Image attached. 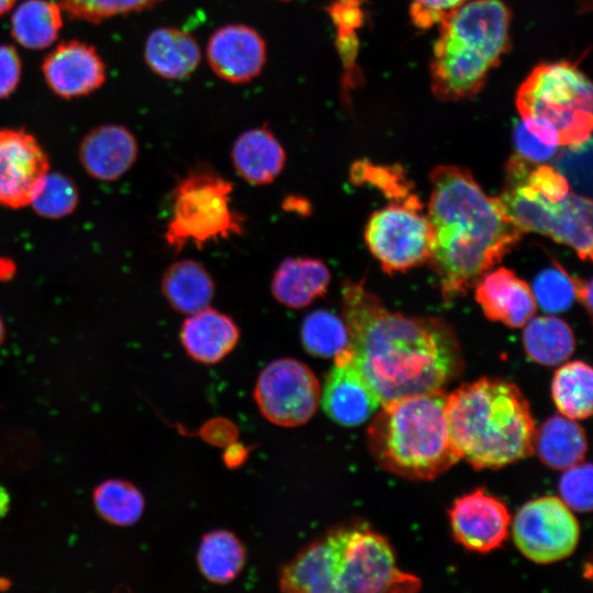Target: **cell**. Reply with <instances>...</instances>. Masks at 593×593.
Returning <instances> with one entry per match:
<instances>
[{
    "label": "cell",
    "instance_id": "1",
    "mask_svg": "<svg viewBox=\"0 0 593 593\" xmlns=\"http://www.w3.org/2000/svg\"><path fill=\"white\" fill-rule=\"evenodd\" d=\"M349 348L381 404L443 390L462 368L458 340L447 323L390 312L362 283L343 288Z\"/></svg>",
    "mask_w": 593,
    "mask_h": 593
},
{
    "label": "cell",
    "instance_id": "2",
    "mask_svg": "<svg viewBox=\"0 0 593 593\" xmlns=\"http://www.w3.org/2000/svg\"><path fill=\"white\" fill-rule=\"evenodd\" d=\"M429 260L446 300L465 294L513 248L519 228L488 197L471 174L458 166H438L430 174Z\"/></svg>",
    "mask_w": 593,
    "mask_h": 593
},
{
    "label": "cell",
    "instance_id": "3",
    "mask_svg": "<svg viewBox=\"0 0 593 593\" xmlns=\"http://www.w3.org/2000/svg\"><path fill=\"white\" fill-rule=\"evenodd\" d=\"M450 437L460 459L499 469L528 457L535 422L522 391L503 379L482 378L446 396Z\"/></svg>",
    "mask_w": 593,
    "mask_h": 593
},
{
    "label": "cell",
    "instance_id": "4",
    "mask_svg": "<svg viewBox=\"0 0 593 593\" xmlns=\"http://www.w3.org/2000/svg\"><path fill=\"white\" fill-rule=\"evenodd\" d=\"M443 390L409 395L380 405L368 427V445L387 471L432 480L460 460L450 437Z\"/></svg>",
    "mask_w": 593,
    "mask_h": 593
},
{
    "label": "cell",
    "instance_id": "5",
    "mask_svg": "<svg viewBox=\"0 0 593 593\" xmlns=\"http://www.w3.org/2000/svg\"><path fill=\"white\" fill-rule=\"evenodd\" d=\"M511 12L501 0H473L439 22L430 87L441 101L474 97L510 48Z\"/></svg>",
    "mask_w": 593,
    "mask_h": 593
},
{
    "label": "cell",
    "instance_id": "6",
    "mask_svg": "<svg viewBox=\"0 0 593 593\" xmlns=\"http://www.w3.org/2000/svg\"><path fill=\"white\" fill-rule=\"evenodd\" d=\"M522 118H538L558 132L560 145L591 138L592 85L577 66L563 61L537 66L516 94Z\"/></svg>",
    "mask_w": 593,
    "mask_h": 593
},
{
    "label": "cell",
    "instance_id": "7",
    "mask_svg": "<svg viewBox=\"0 0 593 593\" xmlns=\"http://www.w3.org/2000/svg\"><path fill=\"white\" fill-rule=\"evenodd\" d=\"M233 184L209 167H198L179 181L172 193L165 237L170 247H202L243 232V216L231 205Z\"/></svg>",
    "mask_w": 593,
    "mask_h": 593
},
{
    "label": "cell",
    "instance_id": "8",
    "mask_svg": "<svg viewBox=\"0 0 593 593\" xmlns=\"http://www.w3.org/2000/svg\"><path fill=\"white\" fill-rule=\"evenodd\" d=\"M325 538L332 555L334 593H406L419 590V579L399 569L388 539L367 525L339 527Z\"/></svg>",
    "mask_w": 593,
    "mask_h": 593
},
{
    "label": "cell",
    "instance_id": "9",
    "mask_svg": "<svg viewBox=\"0 0 593 593\" xmlns=\"http://www.w3.org/2000/svg\"><path fill=\"white\" fill-rule=\"evenodd\" d=\"M503 213L519 231L550 236L571 246L582 260L592 259V202L568 193L551 202L527 187L522 180L506 177V187L495 198Z\"/></svg>",
    "mask_w": 593,
    "mask_h": 593
},
{
    "label": "cell",
    "instance_id": "10",
    "mask_svg": "<svg viewBox=\"0 0 593 593\" xmlns=\"http://www.w3.org/2000/svg\"><path fill=\"white\" fill-rule=\"evenodd\" d=\"M422 204L411 194L374 212L365 231L366 243L388 273L405 271L430 258L433 234Z\"/></svg>",
    "mask_w": 593,
    "mask_h": 593
},
{
    "label": "cell",
    "instance_id": "11",
    "mask_svg": "<svg viewBox=\"0 0 593 593\" xmlns=\"http://www.w3.org/2000/svg\"><path fill=\"white\" fill-rule=\"evenodd\" d=\"M254 398L269 422L295 427L305 424L315 414L321 388L316 376L305 363L281 358L260 372Z\"/></svg>",
    "mask_w": 593,
    "mask_h": 593
},
{
    "label": "cell",
    "instance_id": "12",
    "mask_svg": "<svg viewBox=\"0 0 593 593\" xmlns=\"http://www.w3.org/2000/svg\"><path fill=\"white\" fill-rule=\"evenodd\" d=\"M512 532L518 550L541 564L572 555L580 538V526L571 508L552 495L524 504L515 515Z\"/></svg>",
    "mask_w": 593,
    "mask_h": 593
},
{
    "label": "cell",
    "instance_id": "13",
    "mask_svg": "<svg viewBox=\"0 0 593 593\" xmlns=\"http://www.w3.org/2000/svg\"><path fill=\"white\" fill-rule=\"evenodd\" d=\"M49 172L46 152L24 128H0V205H30Z\"/></svg>",
    "mask_w": 593,
    "mask_h": 593
},
{
    "label": "cell",
    "instance_id": "14",
    "mask_svg": "<svg viewBox=\"0 0 593 593\" xmlns=\"http://www.w3.org/2000/svg\"><path fill=\"white\" fill-rule=\"evenodd\" d=\"M449 519L455 539L468 550L481 553L501 547L511 524L506 505L483 489L457 499Z\"/></svg>",
    "mask_w": 593,
    "mask_h": 593
},
{
    "label": "cell",
    "instance_id": "15",
    "mask_svg": "<svg viewBox=\"0 0 593 593\" xmlns=\"http://www.w3.org/2000/svg\"><path fill=\"white\" fill-rule=\"evenodd\" d=\"M42 74L51 91L63 99L88 96L107 79V66L90 44L71 40L56 45L42 63Z\"/></svg>",
    "mask_w": 593,
    "mask_h": 593
},
{
    "label": "cell",
    "instance_id": "16",
    "mask_svg": "<svg viewBox=\"0 0 593 593\" xmlns=\"http://www.w3.org/2000/svg\"><path fill=\"white\" fill-rule=\"evenodd\" d=\"M323 388L322 405L329 418L343 426H358L369 419L381 402L354 360L350 348L334 357Z\"/></svg>",
    "mask_w": 593,
    "mask_h": 593
},
{
    "label": "cell",
    "instance_id": "17",
    "mask_svg": "<svg viewBox=\"0 0 593 593\" xmlns=\"http://www.w3.org/2000/svg\"><path fill=\"white\" fill-rule=\"evenodd\" d=\"M267 48L261 35L245 24H226L215 30L206 45L213 72L231 83H245L262 70Z\"/></svg>",
    "mask_w": 593,
    "mask_h": 593
},
{
    "label": "cell",
    "instance_id": "18",
    "mask_svg": "<svg viewBox=\"0 0 593 593\" xmlns=\"http://www.w3.org/2000/svg\"><path fill=\"white\" fill-rule=\"evenodd\" d=\"M137 154L134 134L119 124H103L90 130L78 149L86 172L100 181L120 179L134 165Z\"/></svg>",
    "mask_w": 593,
    "mask_h": 593
},
{
    "label": "cell",
    "instance_id": "19",
    "mask_svg": "<svg viewBox=\"0 0 593 593\" xmlns=\"http://www.w3.org/2000/svg\"><path fill=\"white\" fill-rule=\"evenodd\" d=\"M475 299L485 316L510 327H523L536 312L529 286L512 270L499 268L477 281Z\"/></svg>",
    "mask_w": 593,
    "mask_h": 593
},
{
    "label": "cell",
    "instance_id": "20",
    "mask_svg": "<svg viewBox=\"0 0 593 593\" xmlns=\"http://www.w3.org/2000/svg\"><path fill=\"white\" fill-rule=\"evenodd\" d=\"M180 339L192 359L213 365L235 348L239 339V331L231 317L206 306L190 314L184 321Z\"/></svg>",
    "mask_w": 593,
    "mask_h": 593
},
{
    "label": "cell",
    "instance_id": "21",
    "mask_svg": "<svg viewBox=\"0 0 593 593\" xmlns=\"http://www.w3.org/2000/svg\"><path fill=\"white\" fill-rule=\"evenodd\" d=\"M144 59L154 74L169 80H182L199 67L201 51L189 32L174 26H161L148 34Z\"/></svg>",
    "mask_w": 593,
    "mask_h": 593
},
{
    "label": "cell",
    "instance_id": "22",
    "mask_svg": "<svg viewBox=\"0 0 593 593\" xmlns=\"http://www.w3.org/2000/svg\"><path fill=\"white\" fill-rule=\"evenodd\" d=\"M232 160L245 181L262 186L281 174L286 165V152L275 134L260 126L247 130L236 138Z\"/></svg>",
    "mask_w": 593,
    "mask_h": 593
},
{
    "label": "cell",
    "instance_id": "23",
    "mask_svg": "<svg viewBox=\"0 0 593 593\" xmlns=\"http://www.w3.org/2000/svg\"><path fill=\"white\" fill-rule=\"evenodd\" d=\"M329 281V270L322 260L288 258L276 270L271 291L279 303L301 309L324 295Z\"/></svg>",
    "mask_w": 593,
    "mask_h": 593
},
{
    "label": "cell",
    "instance_id": "24",
    "mask_svg": "<svg viewBox=\"0 0 593 593\" xmlns=\"http://www.w3.org/2000/svg\"><path fill=\"white\" fill-rule=\"evenodd\" d=\"M534 449L546 466L563 470L583 461L588 443L584 430L574 419L555 415L536 432Z\"/></svg>",
    "mask_w": 593,
    "mask_h": 593
},
{
    "label": "cell",
    "instance_id": "25",
    "mask_svg": "<svg viewBox=\"0 0 593 593\" xmlns=\"http://www.w3.org/2000/svg\"><path fill=\"white\" fill-rule=\"evenodd\" d=\"M63 12L58 2L24 0L11 14V35L19 45L27 49L51 47L63 27Z\"/></svg>",
    "mask_w": 593,
    "mask_h": 593
},
{
    "label": "cell",
    "instance_id": "26",
    "mask_svg": "<svg viewBox=\"0 0 593 593\" xmlns=\"http://www.w3.org/2000/svg\"><path fill=\"white\" fill-rule=\"evenodd\" d=\"M161 289L171 307L187 314L206 307L214 295L212 277L190 259L177 261L165 271Z\"/></svg>",
    "mask_w": 593,
    "mask_h": 593
},
{
    "label": "cell",
    "instance_id": "27",
    "mask_svg": "<svg viewBox=\"0 0 593 593\" xmlns=\"http://www.w3.org/2000/svg\"><path fill=\"white\" fill-rule=\"evenodd\" d=\"M280 590L294 593H334L332 555L326 538L304 548L280 573Z\"/></svg>",
    "mask_w": 593,
    "mask_h": 593
},
{
    "label": "cell",
    "instance_id": "28",
    "mask_svg": "<svg viewBox=\"0 0 593 593\" xmlns=\"http://www.w3.org/2000/svg\"><path fill=\"white\" fill-rule=\"evenodd\" d=\"M197 560L206 580L215 584H227L243 570L246 552L233 533L217 529L203 536Z\"/></svg>",
    "mask_w": 593,
    "mask_h": 593
},
{
    "label": "cell",
    "instance_id": "29",
    "mask_svg": "<svg viewBox=\"0 0 593 593\" xmlns=\"http://www.w3.org/2000/svg\"><path fill=\"white\" fill-rule=\"evenodd\" d=\"M523 344L528 357L540 365L556 366L567 360L575 347L569 325L553 316L530 318L525 324Z\"/></svg>",
    "mask_w": 593,
    "mask_h": 593
},
{
    "label": "cell",
    "instance_id": "30",
    "mask_svg": "<svg viewBox=\"0 0 593 593\" xmlns=\"http://www.w3.org/2000/svg\"><path fill=\"white\" fill-rule=\"evenodd\" d=\"M593 372L583 361L561 366L551 383L552 399L563 416L584 419L592 414Z\"/></svg>",
    "mask_w": 593,
    "mask_h": 593
},
{
    "label": "cell",
    "instance_id": "31",
    "mask_svg": "<svg viewBox=\"0 0 593 593\" xmlns=\"http://www.w3.org/2000/svg\"><path fill=\"white\" fill-rule=\"evenodd\" d=\"M93 504L100 517L115 526L137 523L145 507L141 491L122 479H108L98 484L93 491Z\"/></svg>",
    "mask_w": 593,
    "mask_h": 593
},
{
    "label": "cell",
    "instance_id": "32",
    "mask_svg": "<svg viewBox=\"0 0 593 593\" xmlns=\"http://www.w3.org/2000/svg\"><path fill=\"white\" fill-rule=\"evenodd\" d=\"M301 339L306 351L322 358L335 357L349 348L345 322L326 310H316L305 316Z\"/></svg>",
    "mask_w": 593,
    "mask_h": 593
},
{
    "label": "cell",
    "instance_id": "33",
    "mask_svg": "<svg viewBox=\"0 0 593 593\" xmlns=\"http://www.w3.org/2000/svg\"><path fill=\"white\" fill-rule=\"evenodd\" d=\"M514 142L517 155L533 164L551 159L560 145L557 130L538 118H523L515 127Z\"/></svg>",
    "mask_w": 593,
    "mask_h": 593
},
{
    "label": "cell",
    "instance_id": "34",
    "mask_svg": "<svg viewBox=\"0 0 593 593\" xmlns=\"http://www.w3.org/2000/svg\"><path fill=\"white\" fill-rule=\"evenodd\" d=\"M78 201V190L71 179L48 172L30 205L40 216L60 219L71 214Z\"/></svg>",
    "mask_w": 593,
    "mask_h": 593
},
{
    "label": "cell",
    "instance_id": "35",
    "mask_svg": "<svg viewBox=\"0 0 593 593\" xmlns=\"http://www.w3.org/2000/svg\"><path fill=\"white\" fill-rule=\"evenodd\" d=\"M163 0H58L71 19L97 23L118 15L150 9Z\"/></svg>",
    "mask_w": 593,
    "mask_h": 593
},
{
    "label": "cell",
    "instance_id": "36",
    "mask_svg": "<svg viewBox=\"0 0 593 593\" xmlns=\"http://www.w3.org/2000/svg\"><path fill=\"white\" fill-rule=\"evenodd\" d=\"M534 293L542 310L551 313L566 311L575 298L573 277L556 264L537 276Z\"/></svg>",
    "mask_w": 593,
    "mask_h": 593
},
{
    "label": "cell",
    "instance_id": "37",
    "mask_svg": "<svg viewBox=\"0 0 593 593\" xmlns=\"http://www.w3.org/2000/svg\"><path fill=\"white\" fill-rule=\"evenodd\" d=\"M350 176L354 182L371 183L394 200L412 194L409 182L399 166H376L370 161L361 160L353 165Z\"/></svg>",
    "mask_w": 593,
    "mask_h": 593
},
{
    "label": "cell",
    "instance_id": "38",
    "mask_svg": "<svg viewBox=\"0 0 593 593\" xmlns=\"http://www.w3.org/2000/svg\"><path fill=\"white\" fill-rule=\"evenodd\" d=\"M561 500L573 511L592 510V467L580 462L566 469L559 481Z\"/></svg>",
    "mask_w": 593,
    "mask_h": 593
},
{
    "label": "cell",
    "instance_id": "39",
    "mask_svg": "<svg viewBox=\"0 0 593 593\" xmlns=\"http://www.w3.org/2000/svg\"><path fill=\"white\" fill-rule=\"evenodd\" d=\"M410 13L416 26L428 29L439 23L466 0H411Z\"/></svg>",
    "mask_w": 593,
    "mask_h": 593
},
{
    "label": "cell",
    "instance_id": "40",
    "mask_svg": "<svg viewBox=\"0 0 593 593\" xmlns=\"http://www.w3.org/2000/svg\"><path fill=\"white\" fill-rule=\"evenodd\" d=\"M363 0H335L328 5V14L336 26L337 34H350L362 25Z\"/></svg>",
    "mask_w": 593,
    "mask_h": 593
},
{
    "label": "cell",
    "instance_id": "41",
    "mask_svg": "<svg viewBox=\"0 0 593 593\" xmlns=\"http://www.w3.org/2000/svg\"><path fill=\"white\" fill-rule=\"evenodd\" d=\"M22 75L21 57L14 46L0 44V100L11 96Z\"/></svg>",
    "mask_w": 593,
    "mask_h": 593
},
{
    "label": "cell",
    "instance_id": "42",
    "mask_svg": "<svg viewBox=\"0 0 593 593\" xmlns=\"http://www.w3.org/2000/svg\"><path fill=\"white\" fill-rule=\"evenodd\" d=\"M574 293L578 300L584 305L588 313L592 312V282L573 278Z\"/></svg>",
    "mask_w": 593,
    "mask_h": 593
},
{
    "label": "cell",
    "instance_id": "43",
    "mask_svg": "<svg viewBox=\"0 0 593 593\" xmlns=\"http://www.w3.org/2000/svg\"><path fill=\"white\" fill-rule=\"evenodd\" d=\"M10 507V495L7 489L0 484V519L5 516Z\"/></svg>",
    "mask_w": 593,
    "mask_h": 593
},
{
    "label": "cell",
    "instance_id": "44",
    "mask_svg": "<svg viewBox=\"0 0 593 593\" xmlns=\"http://www.w3.org/2000/svg\"><path fill=\"white\" fill-rule=\"evenodd\" d=\"M13 264L9 260H0V278L7 279L13 275Z\"/></svg>",
    "mask_w": 593,
    "mask_h": 593
},
{
    "label": "cell",
    "instance_id": "45",
    "mask_svg": "<svg viewBox=\"0 0 593 593\" xmlns=\"http://www.w3.org/2000/svg\"><path fill=\"white\" fill-rule=\"evenodd\" d=\"M18 0H0V16L11 11Z\"/></svg>",
    "mask_w": 593,
    "mask_h": 593
},
{
    "label": "cell",
    "instance_id": "46",
    "mask_svg": "<svg viewBox=\"0 0 593 593\" xmlns=\"http://www.w3.org/2000/svg\"><path fill=\"white\" fill-rule=\"evenodd\" d=\"M4 336H5V328H4L3 321H2V318L0 316V346L4 340Z\"/></svg>",
    "mask_w": 593,
    "mask_h": 593
},
{
    "label": "cell",
    "instance_id": "47",
    "mask_svg": "<svg viewBox=\"0 0 593 593\" xmlns=\"http://www.w3.org/2000/svg\"><path fill=\"white\" fill-rule=\"evenodd\" d=\"M281 1H289V0H281Z\"/></svg>",
    "mask_w": 593,
    "mask_h": 593
},
{
    "label": "cell",
    "instance_id": "48",
    "mask_svg": "<svg viewBox=\"0 0 593 593\" xmlns=\"http://www.w3.org/2000/svg\"><path fill=\"white\" fill-rule=\"evenodd\" d=\"M588 1H590V0H588Z\"/></svg>",
    "mask_w": 593,
    "mask_h": 593
}]
</instances>
